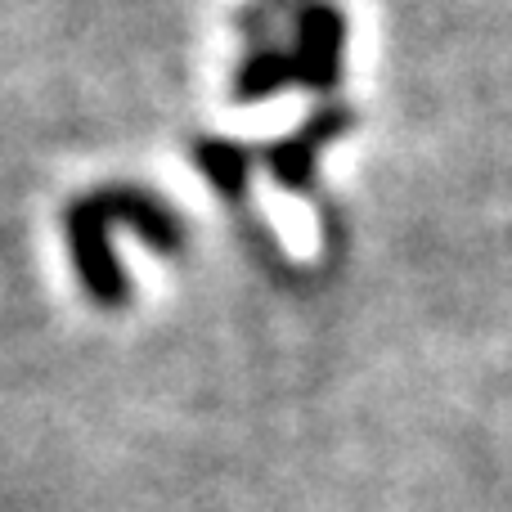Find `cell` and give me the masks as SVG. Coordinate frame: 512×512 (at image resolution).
<instances>
[{
    "instance_id": "2",
    "label": "cell",
    "mask_w": 512,
    "mask_h": 512,
    "mask_svg": "<svg viewBox=\"0 0 512 512\" xmlns=\"http://www.w3.org/2000/svg\"><path fill=\"white\" fill-rule=\"evenodd\" d=\"M351 122H355L351 108H342V104L324 108V113H315L301 131H292L288 140L270 144V149H265V162H270V171L288 189H310V176H315V153L324 149L328 140H337Z\"/></svg>"
},
{
    "instance_id": "1",
    "label": "cell",
    "mask_w": 512,
    "mask_h": 512,
    "mask_svg": "<svg viewBox=\"0 0 512 512\" xmlns=\"http://www.w3.org/2000/svg\"><path fill=\"white\" fill-rule=\"evenodd\" d=\"M346 14L328 0H306L297 9V50H292V81L310 90H333L342 81Z\"/></svg>"
},
{
    "instance_id": "3",
    "label": "cell",
    "mask_w": 512,
    "mask_h": 512,
    "mask_svg": "<svg viewBox=\"0 0 512 512\" xmlns=\"http://www.w3.org/2000/svg\"><path fill=\"white\" fill-rule=\"evenodd\" d=\"M292 81V54H279V50H252L248 63L239 72V99L252 104V99H265L274 90Z\"/></svg>"
},
{
    "instance_id": "4",
    "label": "cell",
    "mask_w": 512,
    "mask_h": 512,
    "mask_svg": "<svg viewBox=\"0 0 512 512\" xmlns=\"http://www.w3.org/2000/svg\"><path fill=\"white\" fill-rule=\"evenodd\" d=\"M198 162H203L207 176H212L216 185H225L230 194H239L243 189V176H248V149H239V144L203 140L198 144Z\"/></svg>"
}]
</instances>
